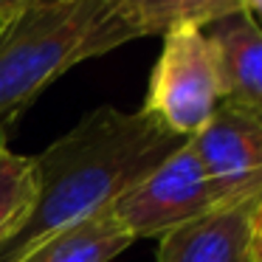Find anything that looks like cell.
Segmentation results:
<instances>
[{"instance_id": "1", "label": "cell", "mask_w": 262, "mask_h": 262, "mask_svg": "<svg viewBox=\"0 0 262 262\" xmlns=\"http://www.w3.org/2000/svg\"><path fill=\"white\" fill-rule=\"evenodd\" d=\"M181 144L186 141L144 110L102 104L82 116L34 155L37 200L26 223L0 245V262H20L48 237L110 209Z\"/></svg>"}, {"instance_id": "6", "label": "cell", "mask_w": 262, "mask_h": 262, "mask_svg": "<svg viewBox=\"0 0 262 262\" xmlns=\"http://www.w3.org/2000/svg\"><path fill=\"white\" fill-rule=\"evenodd\" d=\"M254 200L228 203L164 234L158 262H251Z\"/></svg>"}, {"instance_id": "9", "label": "cell", "mask_w": 262, "mask_h": 262, "mask_svg": "<svg viewBox=\"0 0 262 262\" xmlns=\"http://www.w3.org/2000/svg\"><path fill=\"white\" fill-rule=\"evenodd\" d=\"M133 245V237L110 209L48 237L20 262H110Z\"/></svg>"}, {"instance_id": "5", "label": "cell", "mask_w": 262, "mask_h": 262, "mask_svg": "<svg viewBox=\"0 0 262 262\" xmlns=\"http://www.w3.org/2000/svg\"><path fill=\"white\" fill-rule=\"evenodd\" d=\"M189 144L226 206L262 192V113L223 102Z\"/></svg>"}, {"instance_id": "10", "label": "cell", "mask_w": 262, "mask_h": 262, "mask_svg": "<svg viewBox=\"0 0 262 262\" xmlns=\"http://www.w3.org/2000/svg\"><path fill=\"white\" fill-rule=\"evenodd\" d=\"M37 200L34 155L12 152L0 144V245L26 223Z\"/></svg>"}, {"instance_id": "13", "label": "cell", "mask_w": 262, "mask_h": 262, "mask_svg": "<svg viewBox=\"0 0 262 262\" xmlns=\"http://www.w3.org/2000/svg\"><path fill=\"white\" fill-rule=\"evenodd\" d=\"M239 9L262 29V0H239Z\"/></svg>"}, {"instance_id": "3", "label": "cell", "mask_w": 262, "mask_h": 262, "mask_svg": "<svg viewBox=\"0 0 262 262\" xmlns=\"http://www.w3.org/2000/svg\"><path fill=\"white\" fill-rule=\"evenodd\" d=\"M223 104L217 54L206 29H178L164 37L147 85L144 113L172 136L192 141Z\"/></svg>"}, {"instance_id": "4", "label": "cell", "mask_w": 262, "mask_h": 262, "mask_svg": "<svg viewBox=\"0 0 262 262\" xmlns=\"http://www.w3.org/2000/svg\"><path fill=\"white\" fill-rule=\"evenodd\" d=\"M223 198L209 181L192 144H181L164 164L130 186L113 206L110 214L121 223L133 239L164 237L209 211L220 209Z\"/></svg>"}, {"instance_id": "12", "label": "cell", "mask_w": 262, "mask_h": 262, "mask_svg": "<svg viewBox=\"0 0 262 262\" xmlns=\"http://www.w3.org/2000/svg\"><path fill=\"white\" fill-rule=\"evenodd\" d=\"M251 262H262V192L256 194L251 211Z\"/></svg>"}, {"instance_id": "8", "label": "cell", "mask_w": 262, "mask_h": 262, "mask_svg": "<svg viewBox=\"0 0 262 262\" xmlns=\"http://www.w3.org/2000/svg\"><path fill=\"white\" fill-rule=\"evenodd\" d=\"M116 17L138 37H166L178 29H206L239 9V0H113Z\"/></svg>"}, {"instance_id": "7", "label": "cell", "mask_w": 262, "mask_h": 262, "mask_svg": "<svg viewBox=\"0 0 262 262\" xmlns=\"http://www.w3.org/2000/svg\"><path fill=\"white\" fill-rule=\"evenodd\" d=\"M217 54L223 102L262 113V29L245 12H234L206 26Z\"/></svg>"}, {"instance_id": "2", "label": "cell", "mask_w": 262, "mask_h": 262, "mask_svg": "<svg viewBox=\"0 0 262 262\" xmlns=\"http://www.w3.org/2000/svg\"><path fill=\"white\" fill-rule=\"evenodd\" d=\"M124 42L133 34L116 17L113 0H57L0 23V144L65 71Z\"/></svg>"}, {"instance_id": "11", "label": "cell", "mask_w": 262, "mask_h": 262, "mask_svg": "<svg viewBox=\"0 0 262 262\" xmlns=\"http://www.w3.org/2000/svg\"><path fill=\"white\" fill-rule=\"evenodd\" d=\"M48 3H57V0H0V23L14 20L26 12H34V9H42Z\"/></svg>"}]
</instances>
